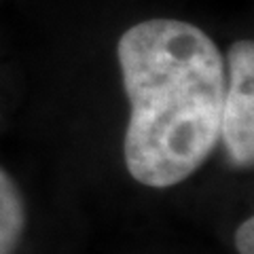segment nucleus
Here are the masks:
<instances>
[{
	"label": "nucleus",
	"mask_w": 254,
	"mask_h": 254,
	"mask_svg": "<svg viewBox=\"0 0 254 254\" xmlns=\"http://www.w3.org/2000/svg\"><path fill=\"white\" fill-rule=\"evenodd\" d=\"M235 248L240 254H254V220L246 218L235 231Z\"/></svg>",
	"instance_id": "4"
},
{
	"label": "nucleus",
	"mask_w": 254,
	"mask_h": 254,
	"mask_svg": "<svg viewBox=\"0 0 254 254\" xmlns=\"http://www.w3.org/2000/svg\"><path fill=\"white\" fill-rule=\"evenodd\" d=\"M227 91L220 115V140L237 168L254 163V45L242 38L231 45L227 58Z\"/></svg>",
	"instance_id": "2"
},
{
	"label": "nucleus",
	"mask_w": 254,
	"mask_h": 254,
	"mask_svg": "<svg viewBox=\"0 0 254 254\" xmlns=\"http://www.w3.org/2000/svg\"><path fill=\"white\" fill-rule=\"evenodd\" d=\"M26 231V199L6 170L0 168V254H13Z\"/></svg>",
	"instance_id": "3"
},
{
	"label": "nucleus",
	"mask_w": 254,
	"mask_h": 254,
	"mask_svg": "<svg viewBox=\"0 0 254 254\" xmlns=\"http://www.w3.org/2000/svg\"><path fill=\"white\" fill-rule=\"evenodd\" d=\"M117 58L129 100L127 172L153 189L178 185L208 161L220 140L225 58L203 30L170 17L125 30Z\"/></svg>",
	"instance_id": "1"
}]
</instances>
